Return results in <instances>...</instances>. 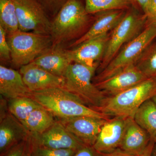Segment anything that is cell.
I'll list each match as a JSON object with an SVG mask.
<instances>
[{"mask_svg": "<svg viewBox=\"0 0 156 156\" xmlns=\"http://www.w3.org/2000/svg\"><path fill=\"white\" fill-rule=\"evenodd\" d=\"M31 98L57 119L80 116L108 120L112 117L85 105L75 96L62 88L31 92Z\"/></svg>", "mask_w": 156, "mask_h": 156, "instance_id": "cell-1", "label": "cell"}, {"mask_svg": "<svg viewBox=\"0 0 156 156\" xmlns=\"http://www.w3.org/2000/svg\"><path fill=\"white\" fill-rule=\"evenodd\" d=\"M89 15L80 0H67L51 21L52 46H61L83 35L90 22Z\"/></svg>", "mask_w": 156, "mask_h": 156, "instance_id": "cell-2", "label": "cell"}, {"mask_svg": "<svg viewBox=\"0 0 156 156\" xmlns=\"http://www.w3.org/2000/svg\"><path fill=\"white\" fill-rule=\"evenodd\" d=\"M156 93V79H148L128 89L107 96L96 111L111 117L134 118L140 106Z\"/></svg>", "mask_w": 156, "mask_h": 156, "instance_id": "cell-3", "label": "cell"}, {"mask_svg": "<svg viewBox=\"0 0 156 156\" xmlns=\"http://www.w3.org/2000/svg\"><path fill=\"white\" fill-rule=\"evenodd\" d=\"M156 39V23H148L136 37L125 45L104 69L94 78V83L106 80L135 65Z\"/></svg>", "mask_w": 156, "mask_h": 156, "instance_id": "cell-4", "label": "cell"}, {"mask_svg": "<svg viewBox=\"0 0 156 156\" xmlns=\"http://www.w3.org/2000/svg\"><path fill=\"white\" fill-rule=\"evenodd\" d=\"M147 22V17L138 7L134 6L127 10L123 19L110 33L105 53L98 66L100 72L107 66L125 45L140 33Z\"/></svg>", "mask_w": 156, "mask_h": 156, "instance_id": "cell-5", "label": "cell"}, {"mask_svg": "<svg viewBox=\"0 0 156 156\" xmlns=\"http://www.w3.org/2000/svg\"><path fill=\"white\" fill-rule=\"evenodd\" d=\"M96 69L73 62L63 76L64 83L62 88L95 110L101 106L107 97L92 82Z\"/></svg>", "mask_w": 156, "mask_h": 156, "instance_id": "cell-6", "label": "cell"}, {"mask_svg": "<svg viewBox=\"0 0 156 156\" xmlns=\"http://www.w3.org/2000/svg\"><path fill=\"white\" fill-rule=\"evenodd\" d=\"M11 62L20 68L33 62L53 45L50 34L18 30L7 35Z\"/></svg>", "mask_w": 156, "mask_h": 156, "instance_id": "cell-7", "label": "cell"}, {"mask_svg": "<svg viewBox=\"0 0 156 156\" xmlns=\"http://www.w3.org/2000/svg\"><path fill=\"white\" fill-rule=\"evenodd\" d=\"M19 30L50 34L51 21L38 0H14Z\"/></svg>", "mask_w": 156, "mask_h": 156, "instance_id": "cell-8", "label": "cell"}, {"mask_svg": "<svg viewBox=\"0 0 156 156\" xmlns=\"http://www.w3.org/2000/svg\"><path fill=\"white\" fill-rule=\"evenodd\" d=\"M30 138L34 144L54 149L77 151L86 145L68 131L58 120L43 133L30 135Z\"/></svg>", "mask_w": 156, "mask_h": 156, "instance_id": "cell-9", "label": "cell"}, {"mask_svg": "<svg viewBox=\"0 0 156 156\" xmlns=\"http://www.w3.org/2000/svg\"><path fill=\"white\" fill-rule=\"evenodd\" d=\"M57 120L81 142L90 146H93L95 144L101 128L108 120L87 116Z\"/></svg>", "mask_w": 156, "mask_h": 156, "instance_id": "cell-10", "label": "cell"}, {"mask_svg": "<svg viewBox=\"0 0 156 156\" xmlns=\"http://www.w3.org/2000/svg\"><path fill=\"white\" fill-rule=\"evenodd\" d=\"M110 33H107L88 40L69 50L73 62L88 67L97 68L103 58L107 45Z\"/></svg>", "mask_w": 156, "mask_h": 156, "instance_id": "cell-11", "label": "cell"}, {"mask_svg": "<svg viewBox=\"0 0 156 156\" xmlns=\"http://www.w3.org/2000/svg\"><path fill=\"white\" fill-rule=\"evenodd\" d=\"M128 118L112 117L101 128L93 147L100 154L112 152L120 148Z\"/></svg>", "mask_w": 156, "mask_h": 156, "instance_id": "cell-12", "label": "cell"}, {"mask_svg": "<svg viewBox=\"0 0 156 156\" xmlns=\"http://www.w3.org/2000/svg\"><path fill=\"white\" fill-rule=\"evenodd\" d=\"M147 80L148 79L139 69L134 65L111 77L94 84L98 89L108 96L124 92Z\"/></svg>", "mask_w": 156, "mask_h": 156, "instance_id": "cell-13", "label": "cell"}, {"mask_svg": "<svg viewBox=\"0 0 156 156\" xmlns=\"http://www.w3.org/2000/svg\"><path fill=\"white\" fill-rule=\"evenodd\" d=\"M19 72L26 86L31 92L63 88L64 78L52 74L33 63L20 67Z\"/></svg>", "mask_w": 156, "mask_h": 156, "instance_id": "cell-14", "label": "cell"}, {"mask_svg": "<svg viewBox=\"0 0 156 156\" xmlns=\"http://www.w3.org/2000/svg\"><path fill=\"white\" fill-rule=\"evenodd\" d=\"M30 135L25 126L9 112L0 120V156L27 139Z\"/></svg>", "mask_w": 156, "mask_h": 156, "instance_id": "cell-15", "label": "cell"}, {"mask_svg": "<svg viewBox=\"0 0 156 156\" xmlns=\"http://www.w3.org/2000/svg\"><path fill=\"white\" fill-rule=\"evenodd\" d=\"M127 10H115L96 13L95 21L83 35L76 40L71 47H77L82 43L104 34L108 33L122 20Z\"/></svg>", "mask_w": 156, "mask_h": 156, "instance_id": "cell-16", "label": "cell"}, {"mask_svg": "<svg viewBox=\"0 0 156 156\" xmlns=\"http://www.w3.org/2000/svg\"><path fill=\"white\" fill-rule=\"evenodd\" d=\"M31 63L52 74L63 77L69 66L73 62L69 50L63 49L61 46H52Z\"/></svg>", "mask_w": 156, "mask_h": 156, "instance_id": "cell-17", "label": "cell"}, {"mask_svg": "<svg viewBox=\"0 0 156 156\" xmlns=\"http://www.w3.org/2000/svg\"><path fill=\"white\" fill-rule=\"evenodd\" d=\"M151 140L147 132L136 123L134 118H128L120 149L131 155L139 156Z\"/></svg>", "mask_w": 156, "mask_h": 156, "instance_id": "cell-18", "label": "cell"}, {"mask_svg": "<svg viewBox=\"0 0 156 156\" xmlns=\"http://www.w3.org/2000/svg\"><path fill=\"white\" fill-rule=\"evenodd\" d=\"M31 92L19 71L0 66V94L8 100L29 97Z\"/></svg>", "mask_w": 156, "mask_h": 156, "instance_id": "cell-19", "label": "cell"}, {"mask_svg": "<svg viewBox=\"0 0 156 156\" xmlns=\"http://www.w3.org/2000/svg\"><path fill=\"white\" fill-rule=\"evenodd\" d=\"M55 117L42 105L34 110L22 123L30 135L40 134L56 122Z\"/></svg>", "mask_w": 156, "mask_h": 156, "instance_id": "cell-20", "label": "cell"}, {"mask_svg": "<svg viewBox=\"0 0 156 156\" xmlns=\"http://www.w3.org/2000/svg\"><path fill=\"white\" fill-rule=\"evenodd\" d=\"M135 122L156 142V106L151 98L145 101L134 115Z\"/></svg>", "mask_w": 156, "mask_h": 156, "instance_id": "cell-21", "label": "cell"}, {"mask_svg": "<svg viewBox=\"0 0 156 156\" xmlns=\"http://www.w3.org/2000/svg\"><path fill=\"white\" fill-rule=\"evenodd\" d=\"M85 2L86 11L89 14L109 10H127L134 6L139 8L135 0H85Z\"/></svg>", "mask_w": 156, "mask_h": 156, "instance_id": "cell-22", "label": "cell"}, {"mask_svg": "<svg viewBox=\"0 0 156 156\" xmlns=\"http://www.w3.org/2000/svg\"><path fill=\"white\" fill-rule=\"evenodd\" d=\"M0 26L4 29L7 35L19 30L14 0H0Z\"/></svg>", "mask_w": 156, "mask_h": 156, "instance_id": "cell-23", "label": "cell"}, {"mask_svg": "<svg viewBox=\"0 0 156 156\" xmlns=\"http://www.w3.org/2000/svg\"><path fill=\"white\" fill-rule=\"evenodd\" d=\"M41 105L29 97H21L8 100L9 112L23 123L34 110Z\"/></svg>", "mask_w": 156, "mask_h": 156, "instance_id": "cell-24", "label": "cell"}, {"mask_svg": "<svg viewBox=\"0 0 156 156\" xmlns=\"http://www.w3.org/2000/svg\"><path fill=\"white\" fill-rule=\"evenodd\" d=\"M154 41L145 50L135 64L148 79H156V41Z\"/></svg>", "mask_w": 156, "mask_h": 156, "instance_id": "cell-25", "label": "cell"}, {"mask_svg": "<svg viewBox=\"0 0 156 156\" xmlns=\"http://www.w3.org/2000/svg\"><path fill=\"white\" fill-rule=\"evenodd\" d=\"M30 144L31 156H73L77 151L49 148L34 144L31 140Z\"/></svg>", "mask_w": 156, "mask_h": 156, "instance_id": "cell-26", "label": "cell"}, {"mask_svg": "<svg viewBox=\"0 0 156 156\" xmlns=\"http://www.w3.org/2000/svg\"><path fill=\"white\" fill-rule=\"evenodd\" d=\"M2 156H31L30 135L27 139L12 147Z\"/></svg>", "mask_w": 156, "mask_h": 156, "instance_id": "cell-27", "label": "cell"}, {"mask_svg": "<svg viewBox=\"0 0 156 156\" xmlns=\"http://www.w3.org/2000/svg\"><path fill=\"white\" fill-rule=\"evenodd\" d=\"M0 58L2 61H11V50L7 40V33L0 26Z\"/></svg>", "mask_w": 156, "mask_h": 156, "instance_id": "cell-28", "label": "cell"}, {"mask_svg": "<svg viewBox=\"0 0 156 156\" xmlns=\"http://www.w3.org/2000/svg\"><path fill=\"white\" fill-rule=\"evenodd\" d=\"M47 13L55 17L67 0H38Z\"/></svg>", "mask_w": 156, "mask_h": 156, "instance_id": "cell-29", "label": "cell"}, {"mask_svg": "<svg viewBox=\"0 0 156 156\" xmlns=\"http://www.w3.org/2000/svg\"><path fill=\"white\" fill-rule=\"evenodd\" d=\"M73 156H101L93 146L85 145L77 151Z\"/></svg>", "mask_w": 156, "mask_h": 156, "instance_id": "cell-30", "label": "cell"}, {"mask_svg": "<svg viewBox=\"0 0 156 156\" xmlns=\"http://www.w3.org/2000/svg\"><path fill=\"white\" fill-rule=\"evenodd\" d=\"M148 23H156V0H150L145 14Z\"/></svg>", "mask_w": 156, "mask_h": 156, "instance_id": "cell-31", "label": "cell"}, {"mask_svg": "<svg viewBox=\"0 0 156 156\" xmlns=\"http://www.w3.org/2000/svg\"><path fill=\"white\" fill-rule=\"evenodd\" d=\"M6 98L1 95V110H0V120L4 118L9 112L8 109V101H7Z\"/></svg>", "mask_w": 156, "mask_h": 156, "instance_id": "cell-32", "label": "cell"}, {"mask_svg": "<svg viewBox=\"0 0 156 156\" xmlns=\"http://www.w3.org/2000/svg\"><path fill=\"white\" fill-rule=\"evenodd\" d=\"M135 1L139 9L144 14H145L150 0H135Z\"/></svg>", "mask_w": 156, "mask_h": 156, "instance_id": "cell-33", "label": "cell"}, {"mask_svg": "<svg viewBox=\"0 0 156 156\" xmlns=\"http://www.w3.org/2000/svg\"><path fill=\"white\" fill-rule=\"evenodd\" d=\"M101 154V156H135L131 155L129 154L126 153L120 149H117L112 152L109 153Z\"/></svg>", "mask_w": 156, "mask_h": 156, "instance_id": "cell-34", "label": "cell"}, {"mask_svg": "<svg viewBox=\"0 0 156 156\" xmlns=\"http://www.w3.org/2000/svg\"><path fill=\"white\" fill-rule=\"evenodd\" d=\"M154 144V141L151 140L149 144L148 145L145 149V150L139 156H152V154L153 150Z\"/></svg>", "mask_w": 156, "mask_h": 156, "instance_id": "cell-35", "label": "cell"}, {"mask_svg": "<svg viewBox=\"0 0 156 156\" xmlns=\"http://www.w3.org/2000/svg\"><path fill=\"white\" fill-rule=\"evenodd\" d=\"M152 156H156V142H155L152 154Z\"/></svg>", "mask_w": 156, "mask_h": 156, "instance_id": "cell-36", "label": "cell"}, {"mask_svg": "<svg viewBox=\"0 0 156 156\" xmlns=\"http://www.w3.org/2000/svg\"><path fill=\"white\" fill-rule=\"evenodd\" d=\"M151 99L153 101H154V103L156 106V93L153 96L152 98H151Z\"/></svg>", "mask_w": 156, "mask_h": 156, "instance_id": "cell-37", "label": "cell"}]
</instances>
